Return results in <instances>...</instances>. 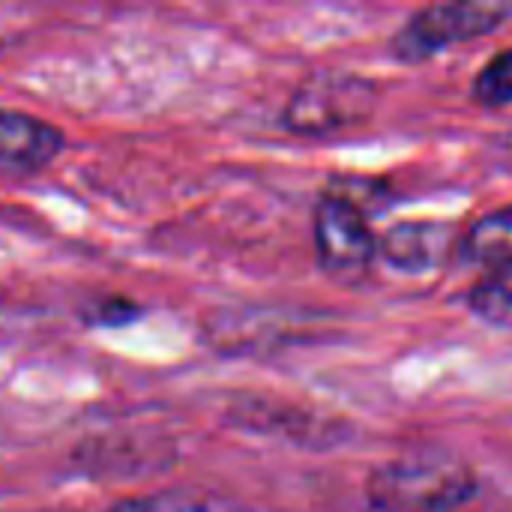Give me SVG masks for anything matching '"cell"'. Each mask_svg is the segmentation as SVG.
Segmentation results:
<instances>
[{
  "label": "cell",
  "instance_id": "6da1fadb",
  "mask_svg": "<svg viewBox=\"0 0 512 512\" xmlns=\"http://www.w3.org/2000/svg\"><path fill=\"white\" fill-rule=\"evenodd\" d=\"M480 492L474 468L447 450H417L378 465L366 501L378 512H453Z\"/></svg>",
  "mask_w": 512,
  "mask_h": 512
},
{
  "label": "cell",
  "instance_id": "7a4b0ae2",
  "mask_svg": "<svg viewBox=\"0 0 512 512\" xmlns=\"http://www.w3.org/2000/svg\"><path fill=\"white\" fill-rule=\"evenodd\" d=\"M378 84L357 72L318 69L306 75L282 111V126L300 138H327L363 126L378 108Z\"/></svg>",
  "mask_w": 512,
  "mask_h": 512
},
{
  "label": "cell",
  "instance_id": "3957f363",
  "mask_svg": "<svg viewBox=\"0 0 512 512\" xmlns=\"http://www.w3.org/2000/svg\"><path fill=\"white\" fill-rule=\"evenodd\" d=\"M512 18V3L498 0H456L417 9L393 36L390 48L405 63L429 60L453 45L495 33Z\"/></svg>",
  "mask_w": 512,
  "mask_h": 512
},
{
  "label": "cell",
  "instance_id": "277c9868",
  "mask_svg": "<svg viewBox=\"0 0 512 512\" xmlns=\"http://www.w3.org/2000/svg\"><path fill=\"white\" fill-rule=\"evenodd\" d=\"M312 237L318 264L330 279L342 285H360L369 276L378 255V240L363 207L348 192H327L318 198Z\"/></svg>",
  "mask_w": 512,
  "mask_h": 512
},
{
  "label": "cell",
  "instance_id": "5b68a950",
  "mask_svg": "<svg viewBox=\"0 0 512 512\" xmlns=\"http://www.w3.org/2000/svg\"><path fill=\"white\" fill-rule=\"evenodd\" d=\"M66 147V135L27 111L0 108V174H39Z\"/></svg>",
  "mask_w": 512,
  "mask_h": 512
},
{
  "label": "cell",
  "instance_id": "8992f818",
  "mask_svg": "<svg viewBox=\"0 0 512 512\" xmlns=\"http://www.w3.org/2000/svg\"><path fill=\"white\" fill-rule=\"evenodd\" d=\"M453 246H459V240H453L450 225L423 219L387 228L378 240V255H384L390 267L402 273H429L444 264Z\"/></svg>",
  "mask_w": 512,
  "mask_h": 512
},
{
  "label": "cell",
  "instance_id": "52a82bcc",
  "mask_svg": "<svg viewBox=\"0 0 512 512\" xmlns=\"http://www.w3.org/2000/svg\"><path fill=\"white\" fill-rule=\"evenodd\" d=\"M459 255L477 267L501 270L512 264V204L495 207L474 219L459 237Z\"/></svg>",
  "mask_w": 512,
  "mask_h": 512
},
{
  "label": "cell",
  "instance_id": "ba28073f",
  "mask_svg": "<svg viewBox=\"0 0 512 512\" xmlns=\"http://www.w3.org/2000/svg\"><path fill=\"white\" fill-rule=\"evenodd\" d=\"M105 512H243L237 504L207 495V492H192V489H168V492H153L141 498H129L114 504Z\"/></svg>",
  "mask_w": 512,
  "mask_h": 512
},
{
  "label": "cell",
  "instance_id": "9c48e42d",
  "mask_svg": "<svg viewBox=\"0 0 512 512\" xmlns=\"http://www.w3.org/2000/svg\"><path fill=\"white\" fill-rule=\"evenodd\" d=\"M468 306L480 321L512 330V264L501 270H489L471 288Z\"/></svg>",
  "mask_w": 512,
  "mask_h": 512
},
{
  "label": "cell",
  "instance_id": "30bf717a",
  "mask_svg": "<svg viewBox=\"0 0 512 512\" xmlns=\"http://www.w3.org/2000/svg\"><path fill=\"white\" fill-rule=\"evenodd\" d=\"M474 99L486 108L512 105V48L498 51L474 78Z\"/></svg>",
  "mask_w": 512,
  "mask_h": 512
},
{
  "label": "cell",
  "instance_id": "8fae6325",
  "mask_svg": "<svg viewBox=\"0 0 512 512\" xmlns=\"http://www.w3.org/2000/svg\"><path fill=\"white\" fill-rule=\"evenodd\" d=\"M144 315V309L129 300V297H105L102 303H96L87 315V324L93 327H102V330H117V327H126L132 321H138Z\"/></svg>",
  "mask_w": 512,
  "mask_h": 512
},
{
  "label": "cell",
  "instance_id": "7c38bea8",
  "mask_svg": "<svg viewBox=\"0 0 512 512\" xmlns=\"http://www.w3.org/2000/svg\"><path fill=\"white\" fill-rule=\"evenodd\" d=\"M498 156H501V162H504V165L512 171V132L498 141Z\"/></svg>",
  "mask_w": 512,
  "mask_h": 512
}]
</instances>
